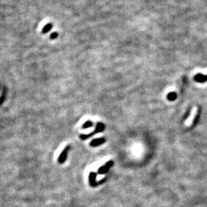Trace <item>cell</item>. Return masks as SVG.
Returning a JSON list of instances; mask_svg holds the SVG:
<instances>
[{
    "mask_svg": "<svg viewBox=\"0 0 207 207\" xmlns=\"http://www.w3.org/2000/svg\"><path fill=\"white\" fill-rule=\"evenodd\" d=\"M104 130H105V125H104V124H102V123H98V124H97L96 130H95L93 133H89V134H83V135H81L80 137H81V139L85 140L87 139V138H90V137H91V136L93 135V134H94V133H99V132H102Z\"/></svg>",
    "mask_w": 207,
    "mask_h": 207,
    "instance_id": "cell-1",
    "label": "cell"
},
{
    "mask_svg": "<svg viewBox=\"0 0 207 207\" xmlns=\"http://www.w3.org/2000/svg\"><path fill=\"white\" fill-rule=\"evenodd\" d=\"M113 162L112 160H110V161L107 162L106 164L104 166H102L101 167H100L98 169V173L99 174H105L106 173L110 170V168L113 166Z\"/></svg>",
    "mask_w": 207,
    "mask_h": 207,
    "instance_id": "cell-2",
    "label": "cell"
},
{
    "mask_svg": "<svg viewBox=\"0 0 207 207\" xmlns=\"http://www.w3.org/2000/svg\"><path fill=\"white\" fill-rule=\"evenodd\" d=\"M68 150H69V146H67V147L65 148V150H64V151H62V153H61V155H60V157H59L58 158V162L60 163V164H63L64 162L66 160Z\"/></svg>",
    "mask_w": 207,
    "mask_h": 207,
    "instance_id": "cell-3",
    "label": "cell"
},
{
    "mask_svg": "<svg viewBox=\"0 0 207 207\" xmlns=\"http://www.w3.org/2000/svg\"><path fill=\"white\" fill-rule=\"evenodd\" d=\"M105 142V138H97V139L93 140L91 142V146H98L100 144H104Z\"/></svg>",
    "mask_w": 207,
    "mask_h": 207,
    "instance_id": "cell-4",
    "label": "cell"
},
{
    "mask_svg": "<svg viewBox=\"0 0 207 207\" xmlns=\"http://www.w3.org/2000/svg\"><path fill=\"white\" fill-rule=\"evenodd\" d=\"M96 177L97 175L95 173L91 172L89 175V183L91 186H94L96 184Z\"/></svg>",
    "mask_w": 207,
    "mask_h": 207,
    "instance_id": "cell-5",
    "label": "cell"
},
{
    "mask_svg": "<svg viewBox=\"0 0 207 207\" xmlns=\"http://www.w3.org/2000/svg\"><path fill=\"white\" fill-rule=\"evenodd\" d=\"M194 79H195V81H198V82H204V81H207V75L198 74L195 76Z\"/></svg>",
    "mask_w": 207,
    "mask_h": 207,
    "instance_id": "cell-6",
    "label": "cell"
},
{
    "mask_svg": "<svg viewBox=\"0 0 207 207\" xmlns=\"http://www.w3.org/2000/svg\"><path fill=\"white\" fill-rule=\"evenodd\" d=\"M167 98L170 100H174L177 98V94L174 92H171L167 95Z\"/></svg>",
    "mask_w": 207,
    "mask_h": 207,
    "instance_id": "cell-7",
    "label": "cell"
},
{
    "mask_svg": "<svg viewBox=\"0 0 207 207\" xmlns=\"http://www.w3.org/2000/svg\"><path fill=\"white\" fill-rule=\"evenodd\" d=\"M92 124H92L91 121H87V122L83 125V128H88V127H92Z\"/></svg>",
    "mask_w": 207,
    "mask_h": 207,
    "instance_id": "cell-8",
    "label": "cell"
},
{
    "mask_svg": "<svg viewBox=\"0 0 207 207\" xmlns=\"http://www.w3.org/2000/svg\"><path fill=\"white\" fill-rule=\"evenodd\" d=\"M57 35H57V33H55V34H54V35H52V38H55V36H57Z\"/></svg>",
    "mask_w": 207,
    "mask_h": 207,
    "instance_id": "cell-9",
    "label": "cell"
}]
</instances>
